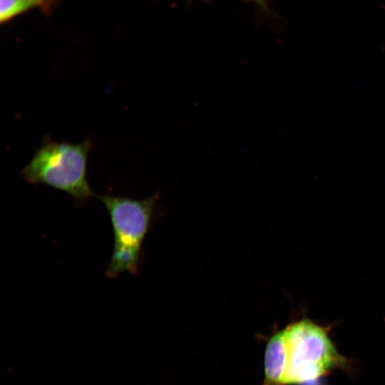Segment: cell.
Listing matches in <instances>:
<instances>
[{
    "mask_svg": "<svg viewBox=\"0 0 385 385\" xmlns=\"http://www.w3.org/2000/svg\"><path fill=\"white\" fill-rule=\"evenodd\" d=\"M351 362L337 349L329 330L309 319L291 323L269 340L265 385H301L317 381Z\"/></svg>",
    "mask_w": 385,
    "mask_h": 385,
    "instance_id": "6da1fadb",
    "label": "cell"
},
{
    "mask_svg": "<svg viewBox=\"0 0 385 385\" xmlns=\"http://www.w3.org/2000/svg\"><path fill=\"white\" fill-rule=\"evenodd\" d=\"M256 1H257V2H259V3H260V4L262 3V0H256Z\"/></svg>",
    "mask_w": 385,
    "mask_h": 385,
    "instance_id": "5b68a950",
    "label": "cell"
},
{
    "mask_svg": "<svg viewBox=\"0 0 385 385\" xmlns=\"http://www.w3.org/2000/svg\"><path fill=\"white\" fill-rule=\"evenodd\" d=\"M99 199L110 216L114 237L113 252L106 274L111 278L125 272L136 274L155 197L136 200L106 195L99 196Z\"/></svg>",
    "mask_w": 385,
    "mask_h": 385,
    "instance_id": "3957f363",
    "label": "cell"
},
{
    "mask_svg": "<svg viewBox=\"0 0 385 385\" xmlns=\"http://www.w3.org/2000/svg\"><path fill=\"white\" fill-rule=\"evenodd\" d=\"M93 144L58 143L46 138L21 175L30 184H45L64 191L77 200L93 195L86 178L87 160Z\"/></svg>",
    "mask_w": 385,
    "mask_h": 385,
    "instance_id": "7a4b0ae2",
    "label": "cell"
},
{
    "mask_svg": "<svg viewBox=\"0 0 385 385\" xmlns=\"http://www.w3.org/2000/svg\"><path fill=\"white\" fill-rule=\"evenodd\" d=\"M46 0H0V19L11 18L45 2Z\"/></svg>",
    "mask_w": 385,
    "mask_h": 385,
    "instance_id": "277c9868",
    "label": "cell"
}]
</instances>
